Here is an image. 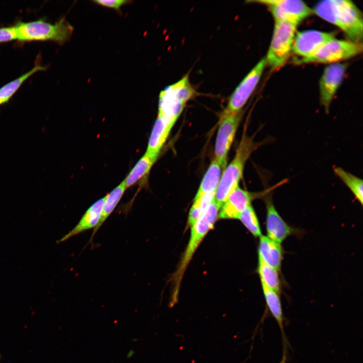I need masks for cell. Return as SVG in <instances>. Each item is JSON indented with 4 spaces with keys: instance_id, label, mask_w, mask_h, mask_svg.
Segmentation results:
<instances>
[{
    "instance_id": "12",
    "label": "cell",
    "mask_w": 363,
    "mask_h": 363,
    "mask_svg": "<svg viewBox=\"0 0 363 363\" xmlns=\"http://www.w3.org/2000/svg\"><path fill=\"white\" fill-rule=\"evenodd\" d=\"M335 33L316 30L298 32L295 35L292 51L299 58L313 54L323 44L335 38Z\"/></svg>"
},
{
    "instance_id": "14",
    "label": "cell",
    "mask_w": 363,
    "mask_h": 363,
    "mask_svg": "<svg viewBox=\"0 0 363 363\" xmlns=\"http://www.w3.org/2000/svg\"><path fill=\"white\" fill-rule=\"evenodd\" d=\"M175 122L158 115L149 137L146 153L158 157Z\"/></svg>"
},
{
    "instance_id": "13",
    "label": "cell",
    "mask_w": 363,
    "mask_h": 363,
    "mask_svg": "<svg viewBox=\"0 0 363 363\" xmlns=\"http://www.w3.org/2000/svg\"><path fill=\"white\" fill-rule=\"evenodd\" d=\"M274 191L268 192L262 197L266 209L267 236L281 244L294 232V229L283 220L276 209L272 200Z\"/></svg>"
},
{
    "instance_id": "16",
    "label": "cell",
    "mask_w": 363,
    "mask_h": 363,
    "mask_svg": "<svg viewBox=\"0 0 363 363\" xmlns=\"http://www.w3.org/2000/svg\"><path fill=\"white\" fill-rule=\"evenodd\" d=\"M259 237V258L277 271H280L283 256L281 244L267 236L262 235Z\"/></svg>"
},
{
    "instance_id": "3",
    "label": "cell",
    "mask_w": 363,
    "mask_h": 363,
    "mask_svg": "<svg viewBox=\"0 0 363 363\" xmlns=\"http://www.w3.org/2000/svg\"><path fill=\"white\" fill-rule=\"evenodd\" d=\"M20 42L52 41L62 45L71 38L73 26L63 17L53 24L39 19L15 24Z\"/></svg>"
},
{
    "instance_id": "24",
    "label": "cell",
    "mask_w": 363,
    "mask_h": 363,
    "mask_svg": "<svg viewBox=\"0 0 363 363\" xmlns=\"http://www.w3.org/2000/svg\"><path fill=\"white\" fill-rule=\"evenodd\" d=\"M214 197L213 194H205L198 198H195L191 208L188 223L192 226L200 218Z\"/></svg>"
},
{
    "instance_id": "18",
    "label": "cell",
    "mask_w": 363,
    "mask_h": 363,
    "mask_svg": "<svg viewBox=\"0 0 363 363\" xmlns=\"http://www.w3.org/2000/svg\"><path fill=\"white\" fill-rule=\"evenodd\" d=\"M262 287L267 307L277 323L281 332L284 346L286 340L283 329L284 318L279 293L268 288L263 283H262Z\"/></svg>"
},
{
    "instance_id": "19",
    "label": "cell",
    "mask_w": 363,
    "mask_h": 363,
    "mask_svg": "<svg viewBox=\"0 0 363 363\" xmlns=\"http://www.w3.org/2000/svg\"><path fill=\"white\" fill-rule=\"evenodd\" d=\"M126 189L124 183L123 182L104 197L101 215L98 224L94 228L91 240L92 239L95 233L114 210L121 199Z\"/></svg>"
},
{
    "instance_id": "7",
    "label": "cell",
    "mask_w": 363,
    "mask_h": 363,
    "mask_svg": "<svg viewBox=\"0 0 363 363\" xmlns=\"http://www.w3.org/2000/svg\"><path fill=\"white\" fill-rule=\"evenodd\" d=\"M243 110L236 113L223 111L220 116L216 136L214 157L223 169L226 166L228 151L243 115Z\"/></svg>"
},
{
    "instance_id": "26",
    "label": "cell",
    "mask_w": 363,
    "mask_h": 363,
    "mask_svg": "<svg viewBox=\"0 0 363 363\" xmlns=\"http://www.w3.org/2000/svg\"><path fill=\"white\" fill-rule=\"evenodd\" d=\"M16 27L15 25L0 28V43L17 40Z\"/></svg>"
},
{
    "instance_id": "1",
    "label": "cell",
    "mask_w": 363,
    "mask_h": 363,
    "mask_svg": "<svg viewBox=\"0 0 363 363\" xmlns=\"http://www.w3.org/2000/svg\"><path fill=\"white\" fill-rule=\"evenodd\" d=\"M313 13L340 28L349 40L361 42L362 17L355 5L349 0H325L318 2Z\"/></svg>"
},
{
    "instance_id": "27",
    "label": "cell",
    "mask_w": 363,
    "mask_h": 363,
    "mask_svg": "<svg viewBox=\"0 0 363 363\" xmlns=\"http://www.w3.org/2000/svg\"><path fill=\"white\" fill-rule=\"evenodd\" d=\"M93 2L104 7L119 11L123 6L129 3L130 1L124 0H95L93 1Z\"/></svg>"
},
{
    "instance_id": "21",
    "label": "cell",
    "mask_w": 363,
    "mask_h": 363,
    "mask_svg": "<svg viewBox=\"0 0 363 363\" xmlns=\"http://www.w3.org/2000/svg\"><path fill=\"white\" fill-rule=\"evenodd\" d=\"M45 67L35 65L30 71L9 82L0 88V105L8 102L23 83L35 73L43 71Z\"/></svg>"
},
{
    "instance_id": "6",
    "label": "cell",
    "mask_w": 363,
    "mask_h": 363,
    "mask_svg": "<svg viewBox=\"0 0 363 363\" xmlns=\"http://www.w3.org/2000/svg\"><path fill=\"white\" fill-rule=\"evenodd\" d=\"M296 27L287 21L275 20L271 41L265 57L266 65L272 70L280 68L288 59Z\"/></svg>"
},
{
    "instance_id": "2",
    "label": "cell",
    "mask_w": 363,
    "mask_h": 363,
    "mask_svg": "<svg viewBox=\"0 0 363 363\" xmlns=\"http://www.w3.org/2000/svg\"><path fill=\"white\" fill-rule=\"evenodd\" d=\"M246 129H245V132L233 159L222 171L214 195V199L220 208L230 194L238 186L245 165L251 154L262 144L269 141L266 139L261 142H255L254 136H248Z\"/></svg>"
},
{
    "instance_id": "10",
    "label": "cell",
    "mask_w": 363,
    "mask_h": 363,
    "mask_svg": "<svg viewBox=\"0 0 363 363\" xmlns=\"http://www.w3.org/2000/svg\"><path fill=\"white\" fill-rule=\"evenodd\" d=\"M284 184V182L281 180L262 192L257 193H250L238 186L230 194L222 205L218 217L222 219H238L242 212L251 205V202L254 199L262 198L268 192L274 190Z\"/></svg>"
},
{
    "instance_id": "8",
    "label": "cell",
    "mask_w": 363,
    "mask_h": 363,
    "mask_svg": "<svg viewBox=\"0 0 363 363\" xmlns=\"http://www.w3.org/2000/svg\"><path fill=\"white\" fill-rule=\"evenodd\" d=\"M266 5L274 20L285 21L297 26L313 13L305 3L299 0H259L249 1Z\"/></svg>"
},
{
    "instance_id": "11",
    "label": "cell",
    "mask_w": 363,
    "mask_h": 363,
    "mask_svg": "<svg viewBox=\"0 0 363 363\" xmlns=\"http://www.w3.org/2000/svg\"><path fill=\"white\" fill-rule=\"evenodd\" d=\"M347 69L345 64L334 63L327 66L319 82L320 100L325 112H329L332 100L341 85Z\"/></svg>"
},
{
    "instance_id": "25",
    "label": "cell",
    "mask_w": 363,
    "mask_h": 363,
    "mask_svg": "<svg viewBox=\"0 0 363 363\" xmlns=\"http://www.w3.org/2000/svg\"><path fill=\"white\" fill-rule=\"evenodd\" d=\"M238 219L254 236L260 237L262 235L258 219L251 205L242 212Z\"/></svg>"
},
{
    "instance_id": "22",
    "label": "cell",
    "mask_w": 363,
    "mask_h": 363,
    "mask_svg": "<svg viewBox=\"0 0 363 363\" xmlns=\"http://www.w3.org/2000/svg\"><path fill=\"white\" fill-rule=\"evenodd\" d=\"M334 174L348 188L361 205L363 203V181L356 175L346 171L340 167L333 169Z\"/></svg>"
},
{
    "instance_id": "15",
    "label": "cell",
    "mask_w": 363,
    "mask_h": 363,
    "mask_svg": "<svg viewBox=\"0 0 363 363\" xmlns=\"http://www.w3.org/2000/svg\"><path fill=\"white\" fill-rule=\"evenodd\" d=\"M104 197L93 203L85 212L77 225L57 243L66 241L84 231L95 228L98 224L102 211Z\"/></svg>"
},
{
    "instance_id": "20",
    "label": "cell",
    "mask_w": 363,
    "mask_h": 363,
    "mask_svg": "<svg viewBox=\"0 0 363 363\" xmlns=\"http://www.w3.org/2000/svg\"><path fill=\"white\" fill-rule=\"evenodd\" d=\"M157 157L146 153L138 161L123 181L126 189L148 173Z\"/></svg>"
},
{
    "instance_id": "17",
    "label": "cell",
    "mask_w": 363,
    "mask_h": 363,
    "mask_svg": "<svg viewBox=\"0 0 363 363\" xmlns=\"http://www.w3.org/2000/svg\"><path fill=\"white\" fill-rule=\"evenodd\" d=\"M222 170H223L220 164L213 158L202 180L195 198H198L205 194L215 195Z\"/></svg>"
},
{
    "instance_id": "9",
    "label": "cell",
    "mask_w": 363,
    "mask_h": 363,
    "mask_svg": "<svg viewBox=\"0 0 363 363\" xmlns=\"http://www.w3.org/2000/svg\"><path fill=\"white\" fill-rule=\"evenodd\" d=\"M266 65L264 57L251 70L231 95L224 111L236 113L242 110L259 83Z\"/></svg>"
},
{
    "instance_id": "5",
    "label": "cell",
    "mask_w": 363,
    "mask_h": 363,
    "mask_svg": "<svg viewBox=\"0 0 363 363\" xmlns=\"http://www.w3.org/2000/svg\"><path fill=\"white\" fill-rule=\"evenodd\" d=\"M362 42L334 38L323 44L313 54L303 58H296V65L310 63L334 64L354 57L362 52Z\"/></svg>"
},
{
    "instance_id": "4",
    "label": "cell",
    "mask_w": 363,
    "mask_h": 363,
    "mask_svg": "<svg viewBox=\"0 0 363 363\" xmlns=\"http://www.w3.org/2000/svg\"><path fill=\"white\" fill-rule=\"evenodd\" d=\"M220 208L213 199L204 213L192 226L190 240L177 269L173 275V301L177 297L178 287L184 272L198 246L207 232L213 228L218 217Z\"/></svg>"
},
{
    "instance_id": "23",
    "label": "cell",
    "mask_w": 363,
    "mask_h": 363,
    "mask_svg": "<svg viewBox=\"0 0 363 363\" xmlns=\"http://www.w3.org/2000/svg\"><path fill=\"white\" fill-rule=\"evenodd\" d=\"M258 271L262 283L278 293L280 292L281 281L278 271L259 258Z\"/></svg>"
}]
</instances>
